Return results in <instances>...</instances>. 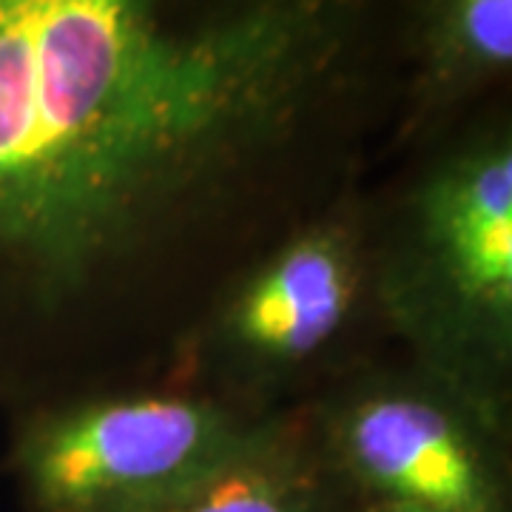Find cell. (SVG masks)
I'll return each instance as SVG.
<instances>
[{"label": "cell", "mask_w": 512, "mask_h": 512, "mask_svg": "<svg viewBox=\"0 0 512 512\" xmlns=\"http://www.w3.org/2000/svg\"><path fill=\"white\" fill-rule=\"evenodd\" d=\"M419 60V92L456 103L510 72L512 0H404Z\"/></svg>", "instance_id": "7"}, {"label": "cell", "mask_w": 512, "mask_h": 512, "mask_svg": "<svg viewBox=\"0 0 512 512\" xmlns=\"http://www.w3.org/2000/svg\"><path fill=\"white\" fill-rule=\"evenodd\" d=\"M259 421L197 396H117L23 421L9 470L23 512H163L222 470Z\"/></svg>", "instance_id": "3"}, {"label": "cell", "mask_w": 512, "mask_h": 512, "mask_svg": "<svg viewBox=\"0 0 512 512\" xmlns=\"http://www.w3.org/2000/svg\"><path fill=\"white\" fill-rule=\"evenodd\" d=\"M311 433L359 501L512 512L507 424L419 367L342 390Z\"/></svg>", "instance_id": "4"}, {"label": "cell", "mask_w": 512, "mask_h": 512, "mask_svg": "<svg viewBox=\"0 0 512 512\" xmlns=\"http://www.w3.org/2000/svg\"><path fill=\"white\" fill-rule=\"evenodd\" d=\"M384 308L416 367L507 424L512 373V140L487 128L413 185L379 254Z\"/></svg>", "instance_id": "2"}, {"label": "cell", "mask_w": 512, "mask_h": 512, "mask_svg": "<svg viewBox=\"0 0 512 512\" xmlns=\"http://www.w3.org/2000/svg\"><path fill=\"white\" fill-rule=\"evenodd\" d=\"M359 504L311 430L265 419L222 470L163 512H359Z\"/></svg>", "instance_id": "6"}, {"label": "cell", "mask_w": 512, "mask_h": 512, "mask_svg": "<svg viewBox=\"0 0 512 512\" xmlns=\"http://www.w3.org/2000/svg\"><path fill=\"white\" fill-rule=\"evenodd\" d=\"M359 512H413L407 507H396V504H382V501H362Z\"/></svg>", "instance_id": "8"}, {"label": "cell", "mask_w": 512, "mask_h": 512, "mask_svg": "<svg viewBox=\"0 0 512 512\" xmlns=\"http://www.w3.org/2000/svg\"><path fill=\"white\" fill-rule=\"evenodd\" d=\"M367 256L353 225L299 231L245 276L217 319L222 353L259 376L311 365L348 328L362 299Z\"/></svg>", "instance_id": "5"}, {"label": "cell", "mask_w": 512, "mask_h": 512, "mask_svg": "<svg viewBox=\"0 0 512 512\" xmlns=\"http://www.w3.org/2000/svg\"><path fill=\"white\" fill-rule=\"evenodd\" d=\"M376 0H0V362L353 92Z\"/></svg>", "instance_id": "1"}]
</instances>
